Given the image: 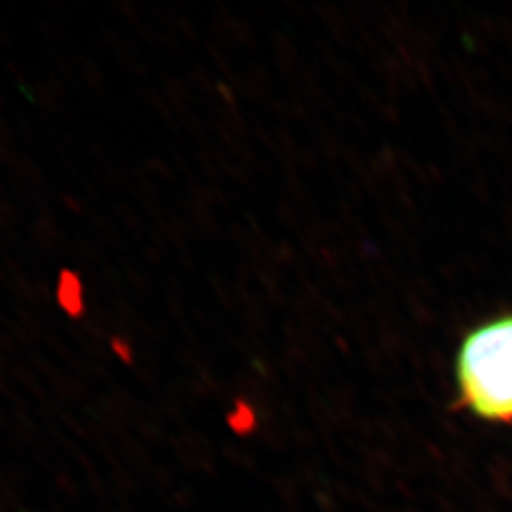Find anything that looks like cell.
<instances>
[{"instance_id":"3","label":"cell","mask_w":512,"mask_h":512,"mask_svg":"<svg viewBox=\"0 0 512 512\" xmlns=\"http://www.w3.org/2000/svg\"><path fill=\"white\" fill-rule=\"evenodd\" d=\"M110 351H112V355L118 359V361H122L124 365H133V361H135V348H133V344L129 342L128 338H124V336H112L109 342Z\"/></svg>"},{"instance_id":"1","label":"cell","mask_w":512,"mask_h":512,"mask_svg":"<svg viewBox=\"0 0 512 512\" xmlns=\"http://www.w3.org/2000/svg\"><path fill=\"white\" fill-rule=\"evenodd\" d=\"M459 391L486 420H512V317L473 330L458 355Z\"/></svg>"},{"instance_id":"2","label":"cell","mask_w":512,"mask_h":512,"mask_svg":"<svg viewBox=\"0 0 512 512\" xmlns=\"http://www.w3.org/2000/svg\"><path fill=\"white\" fill-rule=\"evenodd\" d=\"M54 298L57 308L69 319H82L88 310L86 285L82 275L73 268H61L55 277Z\"/></svg>"}]
</instances>
